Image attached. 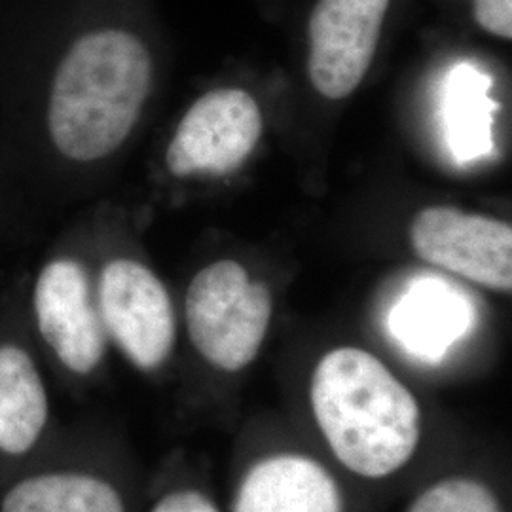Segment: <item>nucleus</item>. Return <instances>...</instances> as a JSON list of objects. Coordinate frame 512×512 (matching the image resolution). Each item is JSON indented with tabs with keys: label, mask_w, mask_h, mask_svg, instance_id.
<instances>
[{
	"label": "nucleus",
	"mask_w": 512,
	"mask_h": 512,
	"mask_svg": "<svg viewBox=\"0 0 512 512\" xmlns=\"http://www.w3.org/2000/svg\"><path fill=\"white\" fill-rule=\"evenodd\" d=\"M310 410L330 454L359 478L397 475L418 454L420 403L366 349L342 346L317 361L311 372Z\"/></svg>",
	"instance_id": "1"
},
{
	"label": "nucleus",
	"mask_w": 512,
	"mask_h": 512,
	"mask_svg": "<svg viewBox=\"0 0 512 512\" xmlns=\"http://www.w3.org/2000/svg\"><path fill=\"white\" fill-rule=\"evenodd\" d=\"M152 88V57L122 29L78 38L61 59L50 93L48 128L57 150L93 162L120 147Z\"/></svg>",
	"instance_id": "2"
},
{
	"label": "nucleus",
	"mask_w": 512,
	"mask_h": 512,
	"mask_svg": "<svg viewBox=\"0 0 512 512\" xmlns=\"http://www.w3.org/2000/svg\"><path fill=\"white\" fill-rule=\"evenodd\" d=\"M186 329L207 365L226 374L258 357L274 315V296L234 260L205 266L186 291Z\"/></svg>",
	"instance_id": "3"
},
{
	"label": "nucleus",
	"mask_w": 512,
	"mask_h": 512,
	"mask_svg": "<svg viewBox=\"0 0 512 512\" xmlns=\"http://www.w3.org/2000/svg\"><path fill=\"white\" fill-rule=\"evenodd\" d=\"M97 308L110 340L131 365L154 372L169 361L177 342V319L158 275L141 262H109L97 291Z\"/></svg>",
	"instance_id": "4"
},
{
	"label": "nucleus",
	"mask_w": 512,
	"mask_h": 512,
	"mask_svg": "<svg viewBox=\"0 0 512 512\" xmlns=\"http://www.w3.org/2000/svg\"><path fill=\"white\" fill-rule=\"evenodd\" d=\"M262 126L251 93L238 88L205 93L177 126L165 154L167 167L175 177L232 173L253 154Z\"/></svg>",
	"instance_id": "5"
},
{
	"label": "nucleus",
	"mask_w": 512,
	"mask_h": 512,
	"mask_svg": "<svg viewBox=\"0 0 512 512\" xmlns=\"http://www.w3.org/2000/svg\"><path fill=\"white\" fill-rule=\"evenodd\" d=\"M410 243L423 262L497 293L512 289L509 222L456 207H427L410 224Z\"/></svg>",
	"instance_id": "6"
},
{
	"label": "nucleus",
	"mask_w": 512,
	"mask_h": 512,
	"mask_svg": "<svg viewBox=\"0 0 512 512\" xmlns=\"http://www.w3.org/2000/svg\"><path fill=\"white\" fill-rule=\"evenodd\" d=\"M389 0H317L310 18L311 84L344 99L363 82L376 54Z\"/></svg>",
	"instance_id": "7"
},
{
	"label": "nucleus",
	"mask_w": 512,
	"mask_h": 512,
	"mask_svg": "<svg viewBox=\"0 0 512 512\" xmlns=\"http://www.w3.org/2000/svg\"><path fill=\"white\" fill-rule=\"evenodd\" d=\"M33 308L38 330L69 372L90 376L107 349L97 302L86 270L71 258L48 262L38 275Z\"/></svg>",
	"instance_id": "8"
},
{
	"label": "nucleus",
	"mask_w": 512,
	"mask_h": 512,
	"mask_svg": "<svg viewBox=\"0 0 512 512\" xmlns=\"http://www.w3.org/2000/svg\"><path fill=\"white\" fill-rule=\"evenodd\" d=\"M232 512H346V499L334 473L319 459L275 452L245 469Z\"/></svg>",
	"instance_id": "9"
},
{
	"label": "nucleus",
	"mask_w": 512,
	"mask_h": 512,
	"mask_svg": "<svg viewBox=\"0 0 512 512\" xmlns=\"http://www.w3.org/2000/svg\"><path fill=\"white\" fill-rule=\"evenodd\" d=\"M50 420V399L33 357L16 344L0 346V452L23 456Z\"/></svg>",
	"instance_id": "10"
},
{
	"label": "nucleus",
	"mask_w": 512,
	"mask_h": 512,
	"mask_svg": "<svg viewBox=\"0 0 512 512\" xmlns=\"http://www.w3.org/2000/svg\"><path fill=\"white\" fill-rule=\"evenodd\" d=\"M0 512H128L118 488L86 471H46L14 484Z\"/></svg>",
	"instance_id": "11"
},
{
	"label": "nucleus",
	"mask_w": 512,
	"mask_h": 512,
	"mask_svg": "<svg viewBox=\"0 0 512 512\" xmlns=\"http://www.w3.org/2000/svg\"><path fill=\"white\" fill-rule=\"evenodd\" d=\"M418 296L416 302L410 298L404 304L401 319L397 317V327H401L403 340L416 344L420 351H427V344H431L433 351H440L442 342L458 336V302L454 298H442L439 289H429V293L423 289Z\"/></svg>",
	"instance_id": "12"
},
{
	"label": "nucleus",
	"mask_w": 512,
	"mask_h": 512,
	"mask_svg": "<svg viewBox=\"0 0 512 512\" xmlns=\"http://www.w3.org/2000/svg\"><path fill=\"white\" fill-rule=\"evenodd\" d=\"M404 512H505L494 488L482 478L444 476L423 488Z\"/></svg>",
	"instance_id": "13"
},
{
	"label": "nucleus",
	"mask_w": 512,
	"mask_h": 512,
	"mask_svg": "<svg viewBox=\"0 0 512 512\" xmlns=\"http://www.w3.org/2000/svg\"><path fill=\"white\" fill-rule=\"evenodd\" d=\"M478 25L495 37H512V0H473Z\"/></svg>",
	"instance_id": "14"
},
{
	"label": "nucleus",
	"mask_w": 512,
	"mask_h": 512,
	"mask_svg": "<svg viewBox=\"0 0 512 512\" xmlns=\"http://www.w3.org/2000/svg\"><path fill=\"white\" fill-rule=\"evenodd\" d=\"M150 512H222L219 505L200 490L179 488L162 495Z\"/></svg>",
	"instance_id": "15"
}]
</instances>
